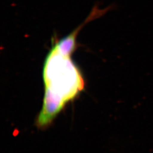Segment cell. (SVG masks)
<instances>
[{
	"mask_svg": "<svg viewBox=\"0 0 153 153\" xmlns=\"http://www.w3.org/2000/svg\"><path fill=\"white\" fill-rule=\"evenodd\" d=\"M71 56L61 52L55 44L47 55L43 68V104L36 122L39 128L48 126L66 103L84 88L81 71Z\"/></svg>",
	"mask_w": 153,
	"mask_h": 153,
	"instance_id": "6da1fadb",
	"label": "cell"
}]
</instances>
